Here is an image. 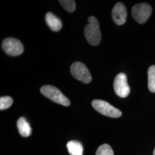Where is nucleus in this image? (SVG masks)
<instances>
[{
	"instance_id": "4",
	"label": "nucleus",
	"mask_w": 155,
	"mask_h": 155,
	"mask_svg": "<svg viewBox=\"0 0 155 155\" xmlns=\"http://www.w3.org/2000/svg\"><path fill=\"white\" fill-rule=\"evenodd\" d=\"M72 76L78 81L84 83H89L91 81V76L88 68L81 62H74L70 68Z\"/></svg>"
},
{
	"instance_id": "6",
	"label": "nucleus",
	"mask_w": 155,
	"mask_h": 155,
	"mask_svg": "<svg viewBox=\"0 0 155 155\" xmlns=\"http://www.w3.org/2000/svg\"><path fill=\"white\" fill-rule=\"evenodd\" d=\"M152 13V8L147 3L136 4L133 6L132 14L135 20L139 24H143L150 18Z\"/></svg>"
},
{
	"instance_id": "16",
	"label": "nucleus",
	"mask_w": 155,
	"mask_h": 155,
	"mask_svg": "<svg viewBox=\"0 0 155 155\" xmlns=\"http://www.w3.org/2000/svg\"><path fill=\"white\" fill-rule=\"evenodd\" d=\"M153 155H155V148L154 150H153Z\"/></svg>"
},
{
	"instance_id": "5",
	"label": "nucleus",
	"mask_w": 155,
	"mask_h": 155,
	"mask_svg": "<svg viewBox=\"0 0 155 155\" xmlns=\"http://www.w3.org/2000/svg\"><path fill=\"white\" fill-rule=\"evenodd\" d=\"M2 48L6 54L13 56L21 55L24 51V47L20 41L12 38L4 40L2 43Z\"/></svg>"
},
{
	"instance_id": "9",
	"label": "nucleus",
	"mask_w": 155,
	"mask_h": 155,
	"mask_svg": "<svg viewBox=\"0 0 155 155\" xmlns=\"http://www.w3.org/2000/svg\"><path fill=\"white\" fill-rule=\"evenodd\" d=\"M45 21L49 28L54 32H58L61 29L62 23L61 20L51 12H48L45 17Z\"/></svg>"
},
{
	"instance_id": "11",
	"label": "nucleus",
	"mask_w": 155,
	"mask_h": 155,
	"mask_svg": "<svg viewBox=\"0 0 155 155\" xmlns=\"http://www.w3.org/2000/svg\"><path fill=\"white\" fill-rule=\"evenodd\" d=\"M67 148L71 155H83L82 144L77 141H70L67 144Z\"/></svg>"
},
{
	"instance_id": "1",
	"label": "nucleus",
	"mask_w": 155,
	"mask_h": 155,
	"mask_svg": "<svg viewBox=\"0 0 155 155\" xmlns=\"http://www.w3.org/2000/svg\"><path fill=\"white\" fill-rule=\"evenodd\" d=\"M88 22L84 30L85 38L90 45H97L100 44L101 39L99 23L94 16L89 17Z\"/></svg>"
},
{
	"instance_id": "7",
	"label": "nucleus",
	"mask_w": 155,
	"mask_h": 155,
	"mask_svg": "<svg viewBox=\"0 0 155 155\" xmlns=\"http://www.w3.org/2000/svg\"><path fill=\"white\" fill-rule=\"evenodd\" d=\"M113 87L116 94L121 98L127 97L130 93V89L127 83V78L124 73L121 72L117 75Z\"/></svg>"
},
{
	"instance_id": "12",
	"label": "nucleus",
	"mask_w": 155,
	"mask_h": 155,
	"mask_svg": "<svg viewBox=\"0 0 155 155\" xmlns=\"http://www.w3.org/2000/svg\"><path fill=\"white\" fill-rule=\"evenodd\" d=\"M148 88L152 93H155V65L150 67L148 71Z\"/></svg>"
},
{
	"instance_id": "15",
	"label": "nucleus",
	"mask_w": 155,
	"mask_h": 155,
	"mask_svg": "<svg viewBox=\"0 0 155 155\" xmlns=\"http://www.w3.org/2000/svg\"><path fill=\"white\" fill-rule=\"evenodd\" d=\"M13 104V99L9 96L1 97L0 98V110L7 109L11 106Z\"/></svg>"
},
{
	"instance_id": "13",
	"label": "nucleus",
	"mask_w": 155,
	"mask_h": 155,
	"mask_svg": "<svg viewBox=\"0 0 155 155\" xmlns=\"http://www.w3.org/2000/svg\"><path fill=\"white\" fill-rule=\"evenodd\" d=\"M59 3L63 7V8L67 11L72 13L75 11L76 5L75 2L74 0H60L59 1Z\"/></svg>"
},
{
	"instance_id": "8",
	"label": "nucleus",
	"mask_w": 155,
	"mask_h": 155,
	"mask_svg": "<svg viewBox=\"0 0 155 155\" xmlns=\"http://www.w3.org/2000/svg\"><path fill=\"white\" fill-rule=\"evenodd\" d=\"M127 12L125 6L121 2L117 3L112 10V18L115 23L121 25L126 22Z\"/></svg>"
},
{
	"instance_id": "14",
	"label": "nucleus",
	"mask_w": 155,
	"mask_h": 155,
	"mask_svg": "<svg viewBox=\"0 0 155 155\" xmlns=\"http://www.w3.org/2000/svg\"><path fill=\"white\" fill-rule=\"evenodd\" d=\"M96 155H114V152L109 145L103 144L98 148Z\"/></svg>"
},
{
	"instance_id": "10",
	"label": "nucleus",
	"mask_w": 155,
	"mask_h": 155,
	"mask_svg": "<svg viewBox=\"0 0 155 155\" xmlns=\"http://www.w3.org/2000/svg\"><path fill=\"white\" fill-rule=\"evenodd\" d=\"M17 127L19 133L23 137H28L32 133V129L29 124L24 117H20L18 120Z\"/></svg>"
},
{
	"instance_id": "2",
	"label": "nucleus",
	"mask_w": 155,
	"mask_h": 155,
	"mask_svg": "<svg viewBox=\"0 0 155 155\" xmlns=\"http://www.w3.org/2000/svg\"><path fill=\"white\" fill-rule=\"evenodd\" d=\"M40 92L45 97L57 104L65 106H68L70 105V102L66 97L59 89L53 86L45 85L41 87Z\"/></svg>"
},
{
	"instance_id": "3",
	"label": "nucleus",
	"mask_w": 155,
	"mask_h": 155,
	"mask_svg": "<svg viewBox=\"0 0 155 155\" xmlns=\"http://www.w3.org/2000/svg\"><path fill=\"white\" fill-rule=\"evenodd\" d=\"M92 106L96 110L106 116L118 118L122 115L121 111L103 100H95L93 101Z\"/></svg>"
}]
</instances>
